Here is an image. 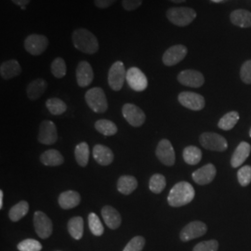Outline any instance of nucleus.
<instances>
[{
  "instance_id": "nucleus-40",
  "label": "nucleus",
  "mask_w": 251,
  "mask_h": 251,
  "mask_svg": "<svg viewBox=\"0 0 251 251\" xmlns=\"http://www.w3.org/2000/svg\"><path fill=\"white\" fill-rule=\"evenodd\" d=\"M145 246V239L143 236H135L126 244L123 251H142Z\"/></svg>"
},
{
  "instance_id": "nucleus-35",
  "label": "nucleus",
  "mask_w": 251,
  "mask_h": 251,
  "mask_svg": "<svg viewBox=\"0 0 251 251\" xmlns=\"http://www.w3.org/2000/svg\"><path fill=\"white\" fill-rule=\"evenodd\" d=\"M167 185V180L165 176L162 174H153L150 181H149V188L153 194H160L164 189L166 188Z\"/></svg>"
},
{
  "instance_id": "nucleus-16",
  "label": "nucleus",
  "mask_w": 251,
  "mask_h": 251,
  "mask_svg": "<svg viewBox=\"0 0 251 251\" xmlns=\"http://www.w3.org/2000/svg\"><path fill=\"white\" fill-rule=\"evenodd\" d=\"M177 78L181 85L190 88H200L205 83L204 75L197 70L192 69L181 71Z\"/></svg>"
},
{
  "instance_id": "nucleus-22",
  "label": "nucleus",
  "mask_w": 251,
  "mask_h": 251,
  "mask_svg": "<svg viewBox=\"0 0 251 251\" xmlns=\"http://www.w3.org/2000/svg\"><path fill=\"white\" fill-rule=\"evenodd\" d=\"M48 88V83L43 78H36L31 81L26 88L27 97L31 100L39 99Z\"/></svg>"
},
{
  "instance_id": "nucleus-14",
  "label": "nucleus",
  "mask_w": 251,
  "mask_h": 251,
  "mask_svg": "<svg viewBox=\"0 0 251 251\" xmlns=\"http://www.w3.org/2000/svg\"><path fill=\"white\" fill-rule=\"evenodd\" d=\"M188 50L184 45H174L168 49L163 54L162 61L166 66H174L180 63L187 55Z\"/></svg>"
},
{
  "instance_id": "nucleus-44",
  "label": "nucleus",
  "mask_w": 251,
  "mask_h": 251,
  "mask_svg": "<svg viewBox=\"0 0 251 251\" xmlns=\"http://www.w3.org/2000/svg\"><path fill=\"white\" fill-rule=\"evenodd\" d=\"M117 1V0H94V4L98 9H104L111 7Z\"/></svg>"
},
{
  "instance_id": "nucleus-2",
  "label": "nucleus",
  "mask_w": 251,
  "mask_h": 251,
  "mask_svg": "<svg viewBox=\"0 0 251 251\" xmlns=\"http://www.w3.org/2000/svg\"><path fill=\"white\" fill-rule=\"evenodd\" d=\"M195 189L187 181H179L176 183L169 194L168 203L173 207L185 206L195 198Z\"/></svg>"
},
{
  "instance_id": "nucleus-29",
  "label": "nucleus",
  "mask_w": 251,
  "mask_h": 251,
  "mask_svg": "<svg viewBox=\"0 0 251 251\" xmlns=\"http://www.w3.org/2000/svg\"><path fill=\"white\" fill-rule=\"evenodd\" d=\"M183 160L191 166L198 165L199 162L202 159V152L197 146H187L184 148L182 152Z\"/></svg>"
},
{
  "instance_id": "nucleus-20",
  "label": "nucleus",
  "mask_w": 251,
  "mask_h": 251,
  "mask_svg": "<svg viewBox=\"0 0 251 251\" xmlns=\"http://www.w3.org/2000/svg\"><path fill=\"white\" fill-rule=\"evenodd\" d=\"M92 153L95 161L101 166H109L114 161V152L107 146L97 144L94 146Z\"/></svg>"
},
{
  "instance_id": "nucleus-38",
  "label": "nucleus",
  "mask_w": 251,
  "mask_h": 251,
  "mask_svg": "<svg viewBox=\"0 0 251 251\" xmlns=\"http://www.w3.org/2000/svg\"><path fill=\"white\" fill-rule=\"evenodd\" d=\"M42 245L35 239H25L20 242L17 246V249L20 251H41Z\"/></svg>"
},
{
  "instance_id": "nucleus-48",
  "label": "nucleus",
  "mask_w": 251,
  "mask_h": 251,
  "mask_svg": "<svg viewBox=\"0 0 251 251\" xmlns=\"http://www.w3.org/2000/svg\"><path fill=\"white\" fill-rule=\"evenodd\" d=\"M212 2H215V3H220V2H223L224 0H211Z\"/></svg>"
},
{
  "instance_id": "nucleus-27",
  "label": "nucleus",
  "mask_w": 251,
  "mask_h": 251,
  "mask_svg": "<svg viewBox=\"0 0 251 251\" xmlns=\"http://www.w3.org/2000/svg\"><path fill=\"white\" fill-rule=\"evenodd\" d=\"M40 161L48 167H58L63 164L64 159L62 153L58 150L50 149L41 154Z\"/></svg>"
},
{
  "instance_id": "nucleus-8",
  "label": "nucleus",
  "mask_w": 251,
  "mask_h": 251,
  "mask_svg": "<svg viewBox=\"0 0 251 251\" xmlns=\"http://www.w3.org/2000/svg\"><path fill=\"white\" fill-rule=\"evenodd\" d=\"M34 227H35L36 234L41 239L49 238L53 231V225L51 220L42 211L35 212Z\"/></svg>"
},
{
  "instance_id": "nucleus-17",
  "label": "nucleus",
  "mask_w": 251,
  "mask_h": 251,
  "mask_svg": "<svg viewBox=\"0 0 251 251\" xmlns=\"http://www.w3.org/2000/svg\"><path fill=\"white\" fill-rule=\"evenodd\" d=\"M76 82L81 88H86L90 86L94 79V73L90 63L86 61H82L78 63L75 71Z\"/></svg>"
},
{
  "instance_id": "nucleus-28",
  "label": "nucleus",
  "mask_w": 251,
  "mask_h": 251,
  "mask_svg": "<svg viewBox=\"0 0 251 251\" xmlns=\"http://www.w3.org/2000/svg\"><path fill=\"white\" fill-rule=\"evenodd\" d=\"M68 232L74 239L80 240L84 233V220L82 217L76 216L69 220L68 225Z\"/></svg>"
},
{
  "instance_id": "nucleus-4",
  "label": "nucleus",
  "mask_w": 251,
  "mask_h": 251,
  "mask_svg": "<svg viewBox=\"0 0 251 251\" xmlns=\"http://www.w3.org/2000/svg\"><path fill=\"white\" fill-rule=\"evenodd\" d=\"M85 100L89 107L95 113L103 114L107 111L108 102L104 91L100 88H92L85 94Z\"/></svg>"
},
{
  "instance_id": "nucleus-6",
  "label": "nucleus",
  "mask_w": 251,
  "mask_h": 251,
  "mask_svg": "<svg viewBox=\"0 0 251 251\" xmlns=\"http://www.w3.org/2000/svg\"><path fill=\"white\" fill-rule=\"evenodd\" d=\"M199 142L205 149L210 151L225 152L228 148V144L225 137L214 132L202 133L200 135Z\"/></svg>"
},
{
  "instance_id": "nucleus-47",
  "label": "nucleus",
  "mask_w": 251,
  "mask_h": 251,
  "mask_svg": "<svg viewBox=\"0 0 251 251\" xmlns=\"http://www.w3.org/2000/svg\"><path fill=\"white\" fill-rule=\"evenodd\" d=\"M169 1H171V2H173L175 4H180V3L185 2V0H169Z\"/></svg>"
},
{
  "instance_id": "nucleus-3",
  "label": "nucleus",
  "mask_w": 251,
  "mask_h": 251,
  "mask_svg": "<svg viewBox=\"0 0 251 251\" xmlns=\"http://www.w3.org/2000/svg\"><path fill=\"white\" fill-rule=\"evenodd\" d=\"M166 16L174 25L187 26L197 18V12L195 9L188 7H175L168 9Z\"/></svg>"
},
{
  "instance_id": "nucleus-10",
  "label": "nucleus",
  "mask_w": 251,
  "mask_h": 251,
  "mask_svg": "<svg viewBox=\"0 0 251 251\" xmlns=\"http://www.w3.org/2000/svg\"><path fill=\"white\" fill-rule=\"evenodd\" d=\"M126 81L130 89L138 92L146 90L148 86V80L145 74L138 67H130L126 71Z\"/></svg>"
},
{
  "instance_id": "nucleus-43",
  "label": "nucleus",
  "mask_w": 251,
  "mask_h": 251,
  "mask_svg": "<svg viewBox=\"0 0 251 251\" xmlns=\"http://www.w3.org/2000/svg\"><path fill=\"white\" fill-rule=\"evenodd\" d=\"M143 2L144 0H122V6L123 9L126 11H132L139 9L142 6Z\"/></svg>"
},
{
  "instance_id": "nucleus-23",
  "label": "nucleus",
  "mask_w": 251,
  "mask_h": 251,
  "mask_svg": "<svg viewBox=\"0 0 251 251\" xmlns=\"http://www.w3.org/2000/svg\"><path fill=\"white\" fill-rule=\"evenodd\" d=\"M80 195L75 191H65L58 198V203L63 209L74 208L80 204Z\"/></svg>"
},
{
  "instance_id": "nucleus-30",
  "label": "nucleus",
  "mask_w": 251,
  "mask_h": 251,
  "mask_svg": "<svg viewBox=\"0 0 251 251\" xmlns=\"http://www.w3.org/2000/svg\"><path fill=\"white\" fill-rule=\"evenodd\" d=\"M75 157L81 167H87L90 159V148L86 143H80L75 146Z\"/></svg>"
},
{
  "instance_id": "nucleus-36",
  "label": "nucleus",
  "mask_w": 251,
  "mask_h": 251,
  "mask_svg": "<svg viewBox=\"0 0 251 251\" xmlns=\"http://www.w3.org/2000/svg\"><path fill=\"white\" fill-rule=\"evenodd\" d=\"M89 226H90V232L92 234L96 236H100L104 233V228L103 225L100 223L99 217L97 214L91 212L89 214Z\"/></svg>"
},
{
  "instance_id": "nucleus-41",
  "label": "nucleus",
  "mask_w": 251,
  "mask_h": 251,
  "mask_svg": "<svg viewBox=\"0 0 251 251\" xmlns=\"http://www.w3.org/2000/svg\"><path fill=\"white\" fill-rule=\"evenodd\" d=\"M219 242L217 240H207L203 242L198 243L194 248L193 251H218Z\"/></svg>"
},
{
  "instance_id": "nucleus-49",
  "label": "nucleus",
  "mask_w": 251,
  "mask_h": 251,
  "mask_svg": "<svg viewBox=\"0 0 251 251\" xmlns=\"http://www.w3.org/2000/svg\"><path fill=\"white\" fill-rule=\"evenodd\" d=\"M250 136H251V130H250Z\"/></svg>"
},
{
  "instance_id": "nucleus-25",
  "label": "nucleus",
  "mask_w": 251,
  "mask_h": 251,
  "mask_svg": "<svg viewBox=\"0 0 251 251\" xmlns=\"http://www.w3.org/2000/svg\"><path fill=\"white\" fill-rule=\"evenodd\" d=\"M230 20L233 25L241 28H251V12L246 9L233 10L230 15Z\"/></svg>"
},
{
  "instance_id": "nucleus-37",
  "label": "nucleus",
  "mask_w": 251,
  "mask_h": 251,
  "mask_svg": "<svg viewBox=\"0 0 251 251\" xmlns=\"http://www.w3.org/2000/svg\"><path fill=\"white\" fill-rule=\"evenodd\" d=\"M50 71L56 78H63L66 75V63L63 58L57 57L50 65Z\"/></svg>"
},
{
  "instance_id": "nucleus-33",
  "label": "nucleus",
  "mask_w": 251,
  "mask_h": 251,
  "mask_svg": "<svg viewBox=\"0 0 251 251\" xmlns=\"http://www.w3.org/2000/svg\"><path fill=\"white\" fill-rule=\"evenodd\" d=\"M46 106L48 108L49 112L53 116H61L67 110L66 103L59 98H50L47 100Z\"/></svg>"
},
{
  "instance_id": "nucleus-42",
  "label": "nucleus",
  "mask_w": 251,
  "mask_h": 251,
  "mask_svg": "<svg viewBox=\"0 0 251 251\" xmlns=\"http://www.w3.org/2000/svg\"><path fill=\"white\" fill-rule=\"evenodd\" d=\"M241 80L246 84H251V60L243 63L240 69Z\"/></svg>"
},
{
  "instance_id": "nucleus-24",
  "label": "nucleus",
  "mask_w": 251,
  "mask_h": 251,
  "mask_svg": "<svg viewBox=\"0 0 251 251\" xmlns=\"http://www.w3.org/2000/svg\"><path fill=\"white\" fill-rule=\"evenodd\" d=\"M22 73V67L18 61L9 60L0 65V75L3 79H11L15 76H18Z\"/></svg>"
},
{
  "instance_id": "nucleus-45",
  "label": "nucleus",
  "mask_w": 251,
  "mask_h": 251,
  "mask_svg": "<svg viewBox=\"0 0 251 251\" xmlns=\"http://www.w3.org/2000/svg\"><path fill=\"white\" fill-rule=\"evenodd\" d=\"M16 6H19L22 9L26 8L27 5L30 3L31 0H11Z\"/></svg>"
},
{
  "instance_id": "nucleus-34",
  "label": "nucleus",
  "mask_w": 251,
  "mask_h": 251,
  "mask_svg": "<svg viewBox=\"0 0 251 251\" xmlns=\"http://www.w3.org/2000/svg\"><path fill=\"white\" fill-rule=\"evenodd\" d=\"M95 128L100 134L104 136H113L117 132V125L107 119H100L96 121Z\"/></svg>"
},
{
  "instance_id": "nucleus-21",
  "label": "nucleus",
  "mask_w": 251,
  "mask_h": 251,
  "mask_svg": "<svg viewBox=\"0 0 251 251\" xmlns=\"http://www.w3.org/2000/svg\"><path fill=\"white\" fill-rule=\"evenodd\" d=\"M251 152V144L242 142L238 144L231 157V165L233 168H238L248 159Z\"/></svg>"
},
{
  "instance_id": "nucleus-15",
  "label": "nucleus",
  "mask_w": 251,
  "mask_h": 251,
  "mask_svg": "<svg viewBox=\"0 0 251 251\" xmlns=\"http://www.w3.org/2000/svg\"><path fill=\"white\" fill-rule=\"evenodd\" d=\"M58 140L57 127L52 121L44 120L41 122L38 131V142L46 145L54 144Z\"/></svg>"
},
{
  "instance_id": "nucleus-31",
  "label": "nucleus",
  "mask_w": 251,
  "mask_h": 251,
  "mask_svg": "<svg viewBox=\"0 0 251 251\" xmlns=\"http://www.w3.org/2000/svg\"><path fill=\"white\" fill-rule=\"evenodd\" d=\"M29 210V205L26 201H20L9 209V217L10 221L16 223L26 215Z\"/></svg>"
},
{
  "instance_id": "nucleus-46",
  "label": "nucleus",
  "mask_w": 251,
  "mask_h": 251,
  "mask_svg": "<svg viewBox=\"0 0 251 251\" xmlns=\"http://www.w3.org/2000/svg\"><path fill=\"white\" fill-rule=\"evenodd\" d=\"M3 198H4V193H3V191L1 190V191H0V209L3 208Z\"/></svg>"
},
{
  "instance_id": "nucleus-39",
  "label": "nucleus",
  "mask_w": 251,
  "mask_h": 251,
  "mask_svg": "<svg viewBox=\"0 0 251 251\" xmlns=\"http://www.w3.org/2000/svg\"><path fill=\"white\" fill-rule=\"evenodd\" d=\"M237 179L243 187L248 186L251 182V167L244 166L237 172Z\"/></svg>"
},
{
  "instance_id": "nucleus-7",
  "label": "nucleus",
  "mask_w": 251,
  "mask_h": 251,
  "mask_svg": "<svg viewBox=\"0 0 251 251\" xmlns=\"http://www.w3.org/2000/svg\"><path fill=\"white\" fill-rule=\"evenodd\" d=\"M126 76L125 65L121 61L113 63L108 73V84L115 91H119L123 88Z\"/></svg>"
},
{
  "instance_id": "nucleus-26",
  "label": "nucleus",
  "mask_w": 251,
  "mask_h": 251,
  "mask_svg": "<svg viewBox=\"0 0 251 251\" xmlns=\"http://www.w3.org/2000/svg\"><path fill=\"white\" fill-rule=\"evenodd\" d=\"M138 187V180L133 176L124 175L121 176L117 181V190L119 193L127 196L133 193Z\"/></svg>"
},
{
  "instance_id": "nucleus-32",
  "label": "nucleus",
  "mask_w": 251,
  "mask_h": 251,
  "mask_svg": "<svg viewBox=\"0 0 251 251\" xmlns=\"http://www.w3.org/2000/svg\"><path fill=\"white\" fill-rule=\"evenodd\" d=\"M239 120V114L236 111L227 113L222 117L218 123V126L223 130H231Z\"/></svg>"
},
{
  "instance_id": "nucleus-9",
  "label": "nucleus",
  "mask_w": 251,
  "mask_h": 251,
  "mask_svg": "<svg viewBox=\"0 0 251 251\" xmlns=\"http://www.w3.org/2000/svg\"><path fill=\"white\" fill-rule=\"evenodd\" d=\"M123 117L126 122L134 127L143 126L146 120L144 111L133 103H126L122 108Z\"/></svg>"
},
{
  "instance_id": "nucleus-12",
  "label": "nucleus",
  "mask_w": 251,
  "mask_h": 251,
  "mask_svg": "<svg viewBox=\"0 0 251 251\" xmlns=\"http://www.w3.org/2000/svg\"><path fill=\"white\" fill-rule=\"evenodd\" d=\"M178 100L182 106L193 111H200L205 107L206 104L205 99L202 95L191 91H183L179 93Z\"/></svg>"
},
{
  "instance_id": "nucleus-18",
  "label": "nucleus",
  "mask_w": 251,
  "mask_h": 251,
  "mask_svg": "<svg viewBox=\"0 0 251 251\" xmlns=\"http://www.w3.org/2000/svg\"><path fill=\"white\" fill-rule=\"evenodd\" d=\"M216 168L212 164H206L192 174V178L199 185H206L215 179Z\"/></svg>"
},
{
  "instance_id": "nucleus-1",
  "label": "nucleus",
  "mask_w": 251,
  "mask_h": 251,
  "mask_svg": "<svg viewBox=\"0 0 251 251\" xmlns=\"http://www.w3.org/2000/svg\"><path fill=\"white\" fill-rule=\"evenodd\" d=\"M73 44L81 52L86 54L97 53L99 41L96 36L86 28H76L72 33Z\"/></svg>"
},
{
  "instance_id": "nucleus-11",
  "label": "nucleus",
  "mask_w": 251,
  "mask_h": 251,
  "mask_svg": "<svg viewBox=\"0 0 251 251\" xmlns=\"http://www.w3.org/2000/svg\"><path fill=\"white\" fill-rule=\"evenodd\" d=\"M206 231L207 227L204 223L199 221L192 222L182 228L179 233V238L182 242H188L190 240L203 236L206 234Z\"/></svg>"
},
{
  "instance_id": "nucleus-19",
  "label": "nucleus",
  "mask_w": 251,
  "mask_h": 251,
  "mask_svg": "<svg viewBox=\"0 0 251 251\" xmlns=\"http://www.w3.org/2000/svg\"><path fill=\"white\" fill-rule=\"evenodd\" d=\"M101 216H102V219H103L105 225H107V227L112 230H116L121 225V223H122L121 215L113 206H103L101 208Z\"/></svg>"
},
{
  "instance_id": "nucleus-5",
  "label": "nucleus",
  "mask_w": 251,
  "mask_h": 251,
  "mask_svg": "<svg viewBox=\"0 0 251 251\" xmlns=\"http://www.w3.org/2000/svg\"><path fill=\"white\" fill-rule=\"evenodd\" d=\"M50 44L47 36L39 34H32L26 36L24 46L28 53L33 56H38L44 53Z\"/></svg>"
},
{
  "instance_id": "nucleus-13",
  "label": "nucleus",
  "mask_w": 251,
  "mask_h": 251,
  "mask_svg": "<svg viewBox=\"0 0 251 251\" xmlns=\"http://www.w3.org/2000/svg\"><path fill=\"white\" fill-rule=\"evenodd\" d=\"M155 154L158 160L168 167H171L175 164V151L169 140L164 139L158 143L155 150Z\"/></svg>"
}]
</instances>
